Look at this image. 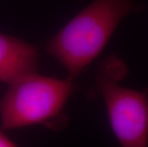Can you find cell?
I'll return each instance as SVG.
<instances>
[{"label":"cell","mask_w":148,"mask_h":147,"mask_svg":"<svg viewBox=\"0 0 148 147\" xmlns=\"http://www.w3.org/2000/svg\"><path fill=\"white\" fill-rule=\"evenodd\" d=\"M134 0H93L47 43V52L75 79L101 54L119 25L138 12Z\"/></svg>","instance_id":"6da1fadb"},{"label":"cell","mask_w":148,"mask_h":147,"mask_svg":"<svg viewBox=\"0 0 148 147\" xmlns=\"http://www.w3.org/2000/svg\"><path fill=\"white\" fill-rule=\"evenodd\" d=\"M127 74L124 61L109 55L97 69L96 88L121 147H148V94L121 85Z\"/></svg>","instance_id":"7a4b0ae2"},{"label":"cell","mask_w":148,"mask_h":147,"mask_svg":"<svg viewBox=\"0 0 148 147\" xmlns=\"http://www.w3.org/2000/svg\"><path fill=\"white\" fill-rule=\"evenodd\" d=\"M74 92V79H58L32 73L9 84L0 101L2 129L53 123Z\"/></svg>","instance_id":"3957f363"},{"label":"cell","mask_w":148,"mask_h":147,"mask_svg":"<svg viewBox=\"0 0 148 147\" xmlns=\"http://www.w3.org/2000/svg\"><path fill=\"white\" fill-rule=\"evenodd\" d=\"M38 53L24 40L0 33V82L10 84L36 73Z\"/></svg>","instance_id":"277c9868"},{"label":"cell","mask_w":148,"mask_h":147,"mask_svg":"<svg viewBox=\"0 0 148 147\" xmlns=\"http://www.w3.org/2000/svg\"><path fill=\"white\" fill-rule=\"evenodd\" d=\"M0 147H16L12 142L1 131H0Z\"/></svg>","instance_id":"5b68a950"}]
</instances>
